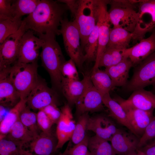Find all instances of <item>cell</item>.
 I'll list each match as a JSON object with an SVG mask.
<instances>
[{
  "mask_svg": "<svg viewBox=\"0 0 155 155\" xmlns=\"http://www.w3.org/2000/svg\"><path fill=\"white\" fill-rule=\"evenodd\" d=\"M68 9L65 4L58 1L40 0L34 11L22 21L27 30L30 29L39 34L51 32L59 35L58 27Z\"/></svg>",
  "mask_w": 155,
  "mask_h": 155,
  "instance_id": "1",
  "label": "cell"
},
{
  "mask_svg": "<svg viewBox=\"0 0 155 155\" xmlns=\"http://www.w3.org/2000/svg\"><path fill=\"white\" fill-rule=\"evenodd\" d=\"M65 4L74 16L73 21L79 29L83 52L88 37L98 19L99 0H61Z\"/></svg>",
  "mask_w": 155,
  "mask_h": 155,
  "instance_id": "2",
  "label": "cell"
},
{
  "mask_svg": "<svg viewBox=\"0 0 155 155\" xmlns=\"http://www.w3.org/2000/svg\"><path fill=\"white\" fill-rule=\"evenodd\" d=\"M37 34L44 41L40 55L42 65L49 73L54 88L61 91L63 78L61 68L66 61L56 40V35L51 32Z\"/></svg>",
  "mask_w": 155,
  "mask_h": 155,
  "instance_id": "3",
  "label": "cell"
},
{
  "mask_svg": "<svg viewBox=\"0 0 155 155\" xmlns=\"http://www.w3.org/2000/svg\"><path fill=\"white\" fill-rule=\"evenodd\" d=\"M138 3L134 0H109L108 11L111 24L132 33L135 28L138 14L135 10Z\"/></svg>",
  "mask_w": 155,
  "mask_h": 155,
  "instance_id": "4",
  "label": "cell"
},
{
  "mask_svg": "<svg viewBox=\"0 0 155 155\" xmlns=\"http://www.w3.org/2000/svg\"><path fill=\"white\" fill-rule=\"evenodd\" d=\"M38 67L37 61L29 63L17 61L10 68L9 78L21 99H26L37 82Z\"/></svg>",
  "mask_w": 155,
  "mask_h": 155,
  "instance_id": "5",
  "label": "cell"
},
{
  "mask_svg": "<svg viewBox=\"0 0 155 155\" xmlns=\"http://www.w3.org/2000/svg\"><path fill=\"white\" fill-rule=\"evenodd\" d=\"M59 32L62 34L64 46L67 54L80 69L85 61L84 54L81 45V37L75 22L65 17L61 21Z\"/></svg>",
  "mask_w": 155,
  "mask_h": 155,
  "instance_id": "6",
  "label": "cell"
},
{
  "mask_svg": "<svg viewBox=\"0 0 155 155\" xmlns=\"http://www.w3.org/2000/svg\"><path fill=\"white\" fill-rule=\"evenodd\" d=\"M135 66L131 78L123 87L126 91L155 85V52Z\"/></svg>",
  "mask_w": 155,
  "mask_h": 155,
  "instance_id": "7",
  "label": "cell"
},
{
  "mask_svg": "<svg viewBox=\"0 0 155 155\" xmlns=\"http://www.w3.org/2000/svg\"><path fill=\"white\" fill-rule=\"evenodd\" d=\"M137 22L133 34L134 42L144 38L146 34L155 28V0H139Z\"/></svg>",
  "mask_w": 155,
  "mask_h": 155,
  "instance_id": "8",
  "label": "cell"
},
{
  "mask_svg": "<svg viewBox=\"0 0 155 155\" xmlns=\"http://www.w3.org/2000/svg\"><path fill=\"white\" fill-rule=\"evenodd\" d=\"M27 31L24 23L18 31L7 37L0 45V70L10 68L18 61L20 42Z\"/></svg>",
  "mask_w": 155,
  "mask_h": 155,
  "instance_id": "9",
  "label": "cell"
},
{
  "mask_svg": "<svg viewBox=\"0 0 155 155\" xmlns=\"http://www.w3.org/2000/svg\"><path fill=\"white\" fill-rule=\"evenodd\" d=\"M109 0H99V10L97 24L98 26V48L96 57L92 71L98 68L101 57L107 45L111 28V22L107 5Z\"/></svg>",
  "mask_w": 155,
  "mask_h": 155,
  "instance_id": "10",
  "label": "cell"
},
{
  "mask_svg": "<svg viewBox=\"0 0 155 155\" xmlns=\"http://www.w3.org/2000/svg\"><path fill=\"white\" fill-rule=\"evenodd\" d=\"M75 105L76 113L78 117L85 113L98 112L104 109L102 96L94 86L90 78Z\"/></svg>",
  "mask_w": 155,
  "mask_h": 155,
  "instance_id": "11",
  "label": "cell"
},
{
  "mask_svg": "<svg viewBox=\"0 0 155 155\" xmlns=\"http://www.w3.org/2000/svg\"><path fill=\"white\" fill-rule=\"evenodd\" d=\"M57 94L44 82L38 80L26 98L27 105L32 110L42 109L50 104H56Z\"/></svg>",
  "mask_w": 155,
  "mask_h": 155,
  "instance_id": "12",
  "label": "cell"
},
{
  "mask_svg": "<svg viewBox=\"0 0 155 155\" xmlns=\"http://www.w3.org/2000/svg\"><path fill=\"white\" fill-rule=\"evenodd\" d=\"M44 43L43 40L34 35L30 30L26 31L21 40L17 62L29 63L37 61L39 50Z\"/></svg>",
  "mask_w": 155,
  "mask_h": 155,
  "instance_id": "13",
  "label": "cell"
},
{
  "mask_svg": "<svg viewBox=\"0 0 155 155\" xmlns=\"http://www.w3.org/2000/svg\"><path fill=\"white\" fill-rule=\"evenodd\" d=\"M61 115L57 123L56 134L57 142L56 151L62 148L71 139L76 125L70 106L66 104L62 108Z\"/></svg>",
  "mask_w": 155,
  "mask_h": 155,
  "instance_id": "14",
  "label": "cell"
},
{
  "mask_svg": "<svg viewBox=\"0 0 155 155\" xmlns=\"http://www.w3.org/2000/svg\"><path fill=\"white\" fill-rule=\"evenodd\" d=\"M155 52V28L150 36L143 38L133 46L123 50L124 56L129 58L133 66L140 63Z\"/></svg>",
  "mask_w": 155,
  "mask_h": 155,
  "instance_id": "15",
  "label": "cell"
},
{
  "mask_svg": "<svg viewBox=\"0 0 155 155\" xmlns=\"http://www.w3.org/2000/svg\"><path fill=\"white\" fill-rule=\"evenodd\" d=\"M119 103L146 111L155 109V94L143 89L135 90L126 100L119 97L113 98Z\"/></svg>",
  "mask_w": 155,
  "mask_h": 155,
  "instance_id": "16",
  "label": "cell"
},
{
  "mask_svg": "<svg viewBox=\"0 0 155 155\" xmlns=\"http://www.w3.org/2000/svg\"><path fill=\"white\" fill-rule=\"evenodd\" d=\"M140 138L132 133L119 129L110 142L117 155H129L137 149Z\"/></svg>",
  "mask_w": 155,
  "mask_h": 155,
  "instance_id": "17",
  "label": "cell"
},
{
  "mask_svg": "<svg viewBox=\"0 0 155 155\" xmlns=\"http://www.w3.org/2000/svg\"><path fill=\"white\" fill-rule=\"evenodd\" d=\"M119 104L126 113L128 121L134 134L140 139L146 128L153 118L154 111H144Z\"/></svg>",
  "mask_w": 155,
  "mask_h": 155,
  "instance_id": "18",
  "label": "cell"
},
{
  "mask_svg": "<svg viewBox=\"0 0 155 155\" xmlns=\"http://www.w3.org/2000/svg\"><path fill=\"white\" fill-rule=\"evenodd\" d=\"M57 142L51 132H41L26 144L28 149L26 150L33 155H53L56 151Z\"/></svg>",
  "mask_w": 155,
  "mask_h": 155,
  "instance_id": "19",
  "label": "cell"
},
{
  "mask_svg": "<svg viewBox=\"0 0 155 155\" xmlns=\"http://www.w3.org/2000/svg\"><path fill=\"white\" fill-rule=\"evenodd\" d=\"M90 73H88L82 80H72L63 77L61 91L67 100L68 104H75L86 87L90 78Z\"/></svg>",
  "mask_w": 155,
  "mask_h": 155,
  "instance_id": "20",
  "label": "cell"
},
{
  "mask_svg": "<svg viewBox=\"0 0 155 155\" xmlns=\"http://www.w3.org/2000/svg\"><path fill=\"white\" fill-rule=\"evenodd\" d=\"M118 129L111 120L102 115L90 117L87 126V130L94 132L96 135L108 141Z\"/></svg>",
  "mask_w": 155,
  "mask_h": 155,
  "instance_id": "21",
  "label": "cell"
},
{
  "mask_svg": "<svg viewBox=\"0 0 155 155\" xmlns=\"http://www.w3.org/2000/svg\"><path fill=\"white\" fill-rule=\"evenodd\" d=\"M9 69L0 71V103L11 108L20 100V95L9 78Z\"/></svg>",
  "mask_w": 155,
  "mask_h": 155,
  "instance_id": "22",
  "label": "cell"
},
{
  "mask_svg": "<svg viewBox=\"0 0 155 155\" xmlns=\"http://www.w3.org/2000/svg\"><path fill=\"white\" fill-rule=\"evenodd\" d=\"M133 66L131 60L125 58L117 64L106 68L105 70L111 78L115 88L124 87L127 83L129 70Z\"/></svg>",
  "mask_w": 155,
  "mask_h": 155,
  "instance_id": "23",
  "label": "cell"
},
{
  "mask_svg": "<svg viewBox=\"0 0 155 155\" xmlns=\"http://www.w3.org/2000/svg\"><path fill=\"white\" fill-rule=\"evenodd\" d=\"M102 101L104 105L108 110L109 116L119 123L126 127L134 134L125 110L119 102L111 98L109 93L103 96Z\"/></svg>",
  "mask_w": 155,
  "mask_h": 155,
  "instance_id": "24",
  "label": "cell"
},
{
  "mask_svg": "<svg viewBox=\"0 0 155 155\" xmlns=\"http://www.w3.org/2000/svg\"><path fill=\"white\" fill-rule=\"evenodd\" d=\"M26 103V99H21L0 121V139L6 136L11 127L19 119L21 113L27 105Z\"/></svg>",
  "mask_w": 155,
  "mask_h": 155,
  "instance_id": "25",
  "label": "cell"
},
{
  "mask_svg": "<svg viewBox=\"0 0 155 155\" xmlns=\"http://www.w3.org/2000/svg\"><path fill=\"white\" fill-rule=\"evenodd\" d=\"M132 33L121 28H111L108 41L106 46L124 50L128 48L132 39Z\"/></svg>",
  "mask_w": 155,
  "mask_h": 155,
  "instance_id": "26",
  "label": "cell"
},
{
  "mask_svg": "<svg viewBox=\"0 0 155 155\" xmlns=\"http://www.w3.org/2000/svg\"><path fill=\"white\" fill-rule=\"evenodd\" d=\"M90 79L94 86L102 96L115 88L111 78L105 70L98 68L92 71Z\"/></svg>",
  "mask_w": 155,
  "mask_h": 155,
  "instance_id": "27",
  "label": "cell"
},
{
  "mask_svg": "<svg viewBox=\"0 0 155 155\" xmlns=\"http://www.w3.org/2000/svg\"><path fill=\"white\" fill-rule=\"evenodd\" d=\"M108 142L96 135L89 137L88 151L92 155H116L111 144Z\"/></svg>",
  "mask_w": 155,
  "mask_h": 155,
  "instance_id": "28",
  "label": "cell"
},
{
  "mask_svg": "<svg viewBox=\"0 0 155 155\" xmlns=\"http://www.w3.org/2000/svg\"><path fill=\"white\" fill-rule=\"evenodd\" d=\"M6 137L10 140L23 143L25 145L35 137L33 133L22 123L20 119L11 127Z\"/></svg>",
  "mask_w": 155,
  "mask_h": 155,
  "instance_id": "29",
  "label": "cell"
},
{
  "mask_svg": "<svg viewBox=\"0 0 155 155\" xmlns=\"http://www.w3.org/2000/svg\"><path fill=\"white\" fill-rule=\"evenodd\" d=\"M40 0H17L12 1L13 17L19 19L26 14L29 15L35 10Z\"/></svg>",
  "mask_w": 155,
  "mask_h": 155,
  "instance_id": "30",
  "label": "cell"
},
{
  "mask_svg": "<svg viewBox=\"0 0 155 155\" xmlns=\"http://www.w3.org/2000/svg\"><path fill=\"white\" fill-rule=\"evenodd\" d=\"M125 58L123 54V50L106 46L99 61L98 68H106L115 65Z\"/></svg>",
  "mask_w": 155,
  "mask_h": 155,
  "instance_id": "31",
  "label": "cell"
},
{
  "mask_svg": "<svg viewBox=\"0 0 155 155\" xmlns=\"http://www.w3.org/2000/svg\"><path fill=\"white\" fill-rule=\"evenodd\" d=\"M25 145L5 137L0 139V155H24L28 152L24 148Z\"/></svg>",
  "mask_w": 155,
  "mask_h": 155,
  "instance_id": "32",
  "label": "cell"
},
{
  "mask_svg": "<svg viewBox=\"0 0 155 155\" xmlns=\"http://www.w3.org/2000/svg\"><path fill=\"white\" fill-rule=\"evenodd\" d=\"M98 26L97 23L89 35L84 49L85 62L95 61L98 48Z\"/></svg>",
  "mask_w": 155,
  "mask_h": 155,
  "instance_id": "33",
  "label": "cell"
},
{
  "mask_svg": "<svg viewBox=\"0 0 155 155\" xmlns=\"http://www.w3.org/2000/svg\"><path fill=\"white\" fill-rule=\"evenodd\" d=\"M21 18L0 20V43L9 36L17 32L22 23Z\"/></svg>",
  "mask_w": 155,
  "mask_h": 155,
  "instance_id": "34",
  "label": "cell"
},
{
  "mask_svg": "<svg viewBox=\"0 0 155 155\" xmlns=\"http://www.w3.org/2000/svg\"><path fill=\"white\" fill-rule=\"evenodd\" d=\"M31 110L26 105L21 111L19 119L35 137L40 133L37 123L36 113Z\"/></svg>",
  "mask_w": 155,
  "mask_h": 155,
  "instance_id": "35",
  "label": "cell"
},
{
  "mask_svg": "<svg viewBox=\"0 0 155 155\" xmlns=\"http://www.w3.org/2000/svg\"><path fill=\"white\" fill-rule=\"evenodd\" d=\"M90 117L88 113L83 114L78 117L71 139L74 145L82 141L86 135V131Z\"/></svg>",
  "mask_w": 155,
  "mask_h": 155,
  "instance_id": "36",
  "label": "cell"
},
{
  "mask_svg": "<svg viewBox=\"0 0 155 155\" xmlns=\"http://www.w3.org/2000/svg\"><path fill=\"white\" fill-rule=\"evenodd\" d=\"M155 140V113L140 138L137 149Z\"/></svg>",
  "mask_w": 155,
  "mask_h": 155,
  "instance_id": "37",
  "label": "cell"
},
{
  "mask_svg": "<svg viewBox=\"0 0 155 155\" xmlns=\"http://www.w3.org/2000/svg\"><path fill=\"white\" fill-rule=\"evenodd\" d=\"M63 77L72 80H80L76 65L71 59L66 61L63 65L61 70Z\"/></svg>",
  "mask_w": 155,
  "mask_h": 155,
  "instance_id": "38",
  "label": "cell"
},
{
  "mask_svg": "<svg viewBox=\"0 0 155 155\" xmlns=\"http://www.w3.org/2000/svg\"><path fill=\"white\" fill-rule=\"evenodd\" d=\"M89 137L86 135L82 141L72 147L67 148L64 153L65 155H86L88 152Z\"/></svg>",
  "mask_w": 155,
  "mask_h": 155,
  "instance_id": "39",
  "label": "cell"
},
{
  "mask_svg": "<svg viewBox=\"0 0 155 155\" xmlns=\"http://www.w3.org/2000/svg\"><path fill=\"white\" fill-rule=\"evenodd\" d=\"M37 123L40 130L45 133L51 132L53 124L42 109L38 111L36 113Z\"/></svg>",
  "mask_w": 155,
  "mask_h": 155,
  "instance_id": "40",
  "label": "cell"
},
{
  "mask_svg": "<svg viewBox=\"0 0 155 155\" xmlns=\"http://www.w3.org/2000/svg\"><path fill=\"white\" fill-rule=\"evenodd\" d=\"M53 124L57 123L61 115V111L56 104H50L42 109Z\"/></svg>",
  "mask_w": 155,
  "mask_h": 155,
  "instance_id": "41",
  "label": "cell"
},
{
  "mask_svg": "<svg viewBox=\"0 0 155 155\" xmlns=\"http://www.w3.org/2000/svg\"><path fill=\"white\" fill-rule=\"evenodd\" d=\"M12 1L0 0V20L13 18L11 8Z\"/></svg>",
  "mask_w": 155,
  "mask_h": 155,
  "instance_id": "42",
  "label": "cell"
},
{
  "mask_svg": "<svg viewBox=\"0 0 155 155\" xmlns=\"http://www.w3.org/2000/svg\"><path fill=\"white\" fill-rule=\"evenodd\" d=\"M138 149L144 155H155V140Z\"/></svg>",
  "mask_w": 155,
  "mask_h": 155,
  "instance_id": "43",
  "label": "cell"
},
{
  "mask_svg": "<svg viewBox=\"0 0 155 155\" xmlns=\"http://www.w3.org/2000/svg\"><path fill=\"white\" fill-rule=\"evenodd\" d=\"M129 155H144L142 152L139 149H137L135 151L131 153Z\"/></svg>",
  "mask_w": 155,
  "mask_h": 155,
  "instance_id": "44",
  "label": "cell"
},
{
  "mask_svg": "<svg viewBox=\"0 0 155 155\" xmlns=\"http://www.w3.org/2000/svg\"><path fill=\"white\" fill-rule=\"evenodd\" d=\"M24 155H33L28 152L27 153H26V154H25Z\"/></svg>",
  "mask_w": 155,
  "mask_h": 155,
  "instance_id": "45",
  "label": "cell"
},
{
  "mask_svg": "<svg viewBox=\"0 0 155 155\" xmlns=\"http://www.w3.org/2000/svg\"><path fill=\"white\" fill-rule=\"evenodd\" d=\"M86 155H92L88 151V153Z\"/></svg>",
  "mask_w": 155,
  "mask_h": 155,
  "instance_id": "46",
  "label": "cell"
},
{
  "mask_svg": "<svg viewBox=\"0 0 155 155\" xmlns=\"http://www.w3.org/2000/svg\"><path fill=\"white\" fill-rule=\"evenodd\" d=\"M153 90H154V92H155V85L154 86H153Z\"/></svg>",
  "mask_w": 155,
  "mask_h": 155,
  "instance_id": "47",
  "label": "cell"
},
{
  "mask_svg": "<svg viewBox=\"0 0 155 155\" xmlns=\"http://www.w3.org/2000/svg\"><path fill=\"white\" fill-rule=\"evenodd\" d=\"M59 155H65V153L63 152V153L60 154Z\"/></svg>",
  "mask_w": 155,
  "mask_h": 155,
  "instance_id": "48",
  "label": "cell"
},
{
  "mask_svg": "<svg viewBox=\"0 0 155 155\" xmlns=\"http://www.w3.org/2000/svg\"></svg>",
  "mask_w": 155,
  "mask_h": 155,
  "instance_id": "49",
  "label": "cell"
}]
</instances>
